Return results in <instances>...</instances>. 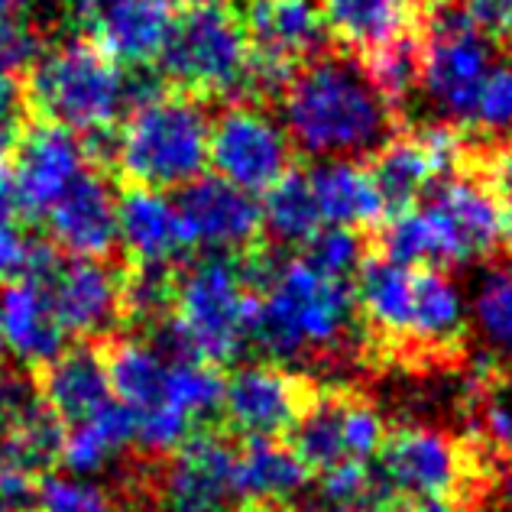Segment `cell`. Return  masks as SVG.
<instances>
[{
	"label": "cell",
	"mask_w": 512,
	"mask_h": 512,
	"mask_svg": "<svg viewBox=\"0 0 512 512\" xmlns=\"http://www.w3.org/2000/svg\"><path fill=\"white\" fill-rule=\"evenodd\" d=\"M247 341L263 360L367 386L354 279L321 273L302 253H282L253 295Z\"/></svg>",
	"instance_id": "1"
},
{
	"label": "cell",
	"mask_w": 512,
	"mask_h": 512,
	"mask_svg": "<svg viewBox=\"0 0 512 512\" xmlns=\"http://www.w3.org/2000/svg\"><path fill=\"white\" fill-rule=\"evenodd\" d=\"M273 107L295 156L312 163H370L406 130L363 56L344 46L302 62Z\"/></svg>",
	"instance_id": "2"
},
{
	"label": "cell",
	"mask_w": 512,
	"mask_h": 512,
	"mask_svg": "<svg viewBox=\"0 0 512 512\" xmlns=\"http://www.w3.org/2000/svg\"><path fill=\"white\" fill-rule=\"evenodd\" d=\"M23 91L33 120L59 124L75 137L114 130L130 111L127 65L85 33L56 39L39 52L23 75Z\"/></svg>",
	"instance_id": "3"
},
{
	"label": "cell",
	"mask_w": 512,
	"mask_h": 512,
	"mask_svg": "<svg viewBox=\"0 0 512 512\" xmlns=\"http://www.w3.org/2000/svg\"><path fill=\"white\" fill-rule=\"evenodd\" d=\"M208 101L166 88L137 104L117 127L114 182L179 192L208 169Z\"/></svg>",
	"instance_id": "4"
},
{
	"label": "cell",
	"mask_w": 512,
	"mask_h": 512,
	"mask_svg": "<svg viewBox=\"0 0 512 512\" xmlns=\"http://www.w3.org/2000/svg\"><path fill=\"white\" fill-rule=\"evenodd\" d=\"M156 72L175 91L208 104L247 94L250 43L227 0H195L172 17Z\"/></svg>",
	"instance_id": "5"
},
{
	"label": "cell",
	"mask_w": 512,
	"mask_h": 512,
	"mask_svg": "<svg viewBox=\"0 0 512 512\" xmlns=\"http://www.w3.org/2000/svg\"><path fill=\"white\" fill-rule=\"evenodd\" d=\"M493 56L496 43L477 30L461 4L428 10L422 17V72L412 101L422 107L419 124H448L467 133L496 65Z\"/></svg>",
	"instance_id": "6"
},
{
	"label": "cell",
	"mask_w": 512,
	"mask_h": 512,
	"mask_svg": "<svg viewBox=\"0 0 512 512\" xmlns=\"http://www.w3.org/2000/svg\"><path fill=\"white\" fill-rule=\"evenodd\" d=\"M250 312L253 289L247 286L237 253L205 250L179 266L175 321L205 363L231 367L250 354Z\"/></svg>",
	"instance_id": "7"
},
{
	"label": "cell",
	"mask_w": 512,
	"mask_h": 512,
	"mask_svg": "<svg viewBox=\"0 0 512 512\" xmlns=\"http://www.w3.org/2000/svg\"><path fill=\"white\" fill-rule=\"evenodd\" d=\"M321 393V380L305 370L286 367L273 360L237 363L231 376H224L221 431L231 438H279L302 422Z\"/></svg>",
	"instance_id": "8"
},
{
	"label": "cell",
	"mask_w": 512,
	"mask_h": 512,
	"mask_svg": "<svg viewBox=\"0 0 512 512\" xmlns=\"http://www.w3.org/2000/svg\"><path fill=\"white\" fill-rule=\"evenodd\" d=\"M208 163L231 185L250 195H266L295 169V150L266 104L234 98L221 101L211 114Z\"/></svg>",
	"instance_id": "9"
},
{
	"label": "cell",
	"mask_w": 512,
	"mask_h": 512,
	"mask_svg": "<svg viewBox=\"0 0 512 512\" xmlns=\"http://www.w3.org/2000/svg\"><path fill=\"white\" fill-rule=\"evenodd\" d=\"M120 276H124L120 253L111 260H94V256H65L56 250L30 279L43 282L52 312L69 338L94 341L124 334Z\"/></svg>",
	"instance_id": "10"
},
{
	"label": "cell",
	"mask_w": 512,
	"mask_h": 512,
	"mask_svg": "<svg viewBox=\"0 0 512 512\" xmlns=\"http://www.w3.org/2000/svg\"><path fill=\"white\" fill-rule=\"evenodd\" d=\"M435 224L444 244L448 273L457 266L493 260L503 247V205L483 182L467 172H451L435 179L415 201Z\"/></svg>",
	"instance_id": "11"
},
{
	"label": "cell",
	"mask_w": 512,
	"mask_h": 512,
	"mask_svg": "<svg viewBox=\"0 0 512 512\" xmlns=\"http://www.w3.org/2000/svg\"><path fill=\"white\" fill-rule=\"evenodd\" d=\"M7 166L20 221L39 227L56 198L88 166V159L82 140L72 130L46 124V120H30Z\"/></svg>",
	"instance_id": "12"
},
{
	"label": "cell",
	"mask_w": 512,
	"mask_h": 512,
	"mask_svg": "<svg viewBox=\"0 0 512 512\" xmlns=\"http://www.w3.org/2000/svg\"><path fill=\"white\" fill-rule=\"evenodd\" d=\"M172 17L166 0H62L65 26L91 36L120 65H153Z\"/></svg>",
	"instance_id": "13"
},
{
	"label": "cell",
	"mask_w": 512,
	"mask_h": 512,
	"mask_svg": "<svg viewBox=\"0 0 512 512\" xmlns=\"http://www.w3.org/2000/svg\"><path fill=\"white\" fill-rule=\"evenodd\" d=\"M114 179L98 166H85L56 205L39 221V231L65 256H117V192Z\"/></svg>",
	"instance_id": "14"
},
{
	"label": "cell",
	"mask_w": 512,
	"mask_h": 512,
	"mask_svg": "<svg viewBox=\"0 0 512 512\" xmlns=\"http://www.w3.org/2000/svg\"><path fill=\"white\" fill-rule=\"evenodd\" d=\"M175 208L192 231L195 247L218 253H250L266 244L263 205L221 175H201L175 195Z\"/></svg>",
	"instance_id": "15"
},
{
	"label": "cell",
	"mask_w": 512,
	"mask_h": 512,
	"mask_svg": "<svg viewBox=\"0 0 512 512\" xmlns=\"http://www.w3.org/2000/svg\"><path fill=\"white\" fill-rule=\"evenodd\" d=\"M117 240L120 256L137 263H185L195 250L192 231L166 192L120 185Z\"/></svg>",
	"instance_id": "16"
},
{
	"label": "cell",
	"mask_w": 512,
	"mask_h": 512,
	"mask_svg": "<svg viewBox=\"0 0 512 512\" xmlns=\"http://www.w3.org/2000/svg\"><path fill=\"white\" fill-rule=\"evenodd\" d=\"M36 386L65 425H82L114 399L101 338L65 344L56 360L33 370Z\"/></svg>",
	"instance_id": "17"
},
{
	"label": "cell",
	"mask_w": 512,
	"mask_h": 512,
	"mask_svg": "<svg viewBox=\"0 0 512 512\" xmlns=\"http://www.w3.org/2000/svg\"><path fill=\"white\" fill-rule=\"evenodd\" d=\"M65 338L43 282L13 279L0 286V347L13 360L36 370L62 354Z\"/></svg>",
	"instance_id": "18"
},
{
	"label": "cell",
	"mask_w": 512,
	"mask_h": 512,
	"mask_svg": "<svg viewBox=\"0 0 512 512\" xmlns=\"http://www.w3.org/2000/svg\"><path fill=\"white\" fill-rule=\"evenodd\" d=\"M315 474L279 438L237 441V506L292 509Z\"/></svg>",
	"instance_id": "19"
},
{
	"label": "cell",
	"mask_w": 512,
	"mask_h": 512,
	"mask_svg": "<svg viewBox=\"0 0 512 512\" xmlns=\"http://www.w3.org/2000/svg\"><path fill=\"white\" fill-rule=\"evenodd\" d=\"M470 357L493 380H512V253L490 263L470 305Z\"/></svg>",
	"instance_id": "20"
},
{
	"label": "cell",
	"mask_w": 512,
	"mask_h": 512,
	"mask_svg": "<svg viewBox=\"0 0 512 512\" xmlns=\"http://www.w3.org/2000/svg\"><path fill=\"white\" fill-rule=\"evenodd\" d=\"M331 39L357 56H370L422 23L419 0H321Z\"/></svg>",
	"instance_id": "21"
},
{
	"label": "cell",
	"mask_w": 512,
	"mask_h": 512,
	"mask_svg": "<svg viewBox=\"0 0 512 512\" xmlns=\"http://www.w3.org/2000/svg\"><path fill=\"white\" fill-rule=\"evenodd\" d=\"M308 179L325 224L373 234L386 221L383 198L363 163H318L308 169Z\"/></svg>",
	"instance_id": "22"
},
{
	"label": "cell",
	"mask_w": 512,
	"mask_h": 512,
	"mask_svg": "<svg viewBox=\"0 0 512 512\" xmlns=\"http://www.w3.org/2000/svg\"><path fill=\"white\" fill-rule=\"evenodd\" d=\"M101 347L107 363V380H111V393L117 396V402H124L137 419L166 406L172 363H166L150 344L143 338H133V334L101 338Z\"/></svg>",
	"instance_id": "23"
},
{
	"label": "cell",
	"mask_w": 512,
	"mask_h": 512,
	"mask_svg": "<svg viewBox=\"0 0 512 512\" xmlns=\"http://www.w3.org/2000/svg\"><path fill=\"white\" fill-rule=\"evenodd\" d=\"M325 218H321L318 198L308 172L292 169L266 192L263 201V234L266 244L286 253H299L312 240Z\"/></svg>",
	"instance_id": "24"
},
{
	"label": "cell",
	"mask_w": 512,
	"mask_h": 512,
	"mask_svg": "<svg viewBox=\"0 0 512 512\" xmlns=\"http://www.w3.org/2000/svg\"><path fill=\"white\" fill-rule=\"evenodd\" d=\"M133 441H137V415L124 402L111 399L88 422L69 428L62 464L75 474H94V470H104L111 457L127 454Z\"/></svg>",
	"instance_id": "25"
},
{
	"label": "cell",
	"mask_w": 512,
	"mask_h": 512,
	"mask_svg": "<svg viewBox=\"0 0 512 512\" xmlns=\"http://www.w3.org/2000/svg\"><path fill=\"white\" fill-rule=\"evenodd\" d=\"M370 250H373V234L325 224L299 253L315 269H321V273L338 276V279H354Z\"/></svg>",
	"instance_id": "26"
},
{
	"label": "cell",
	"mask_w": 512,
	"mask_h": 512,
	"mask_svg": "<svg viewBox=\"0 0 512 512\" xmlns=\"http://www.w3.org/2000/svg\"><path fill=\"white\" fill-rule=\"evenodd\" d=\"M52 23L39 20L33 10L0 13V75L23 78L52 39Z\"/></svg>",
	"instance_id": "27"
},
{
	"label": "cell",
	"mask_w": 512,
	"mask_h": 512,
	"mask_svg": "<svg viewBox=\"0 0 512 512\" xmlns=\"http://www.w3.org/2000/svg\"><path fill=\"white\" fill-rule=\"evenodd\" d=\"M467 133H474V143L512 140V59L493 65Z\"/></svg>",
	"instance_id": "28"
},
{
	"label": "cell",
	"mask_w": 512,
	"mask_h": 512,
	"mask_svg": "<svg viewBox=\"0 0 512 512\" xmlns=\"http://www.w3.org/2000/svg\"><path fill=\"white\" fill-rule=\"evenodd\" d=\"M39 512H120L111 490L98 483L46 477L39 487Z\"/></svg>",
	"instance_id": "29"
},
{
	"label": "cell",
	"mask_w": 512,
	"mask_h": 512,
	"mask_svg": "<svg viewBox=\"0 0 512 512\" xmlns=\"http://www.w3.org/2000/svg\"><path fill=\"white\" fill-rule=\"evenodd\" d=\"M30 107H26L23 78L0 75V163H10L13 150L30 124Z\"/></svg>",
	"instance_id": "30"
},
{
	"label": "cell",
	"mask_w": 512,
	"mask_h": 512,
	"mask_svg": "<svg viewBox=\"0 0 512 512\" xmlns=\"http://www.w3.org/2000/svg\"><path fill=\"white\" fill-rule=\"evenodd\" d=\"M474 26L496 46L512 43V0H457Z\"/></svg>",
	"instance_id": "31"
},
{
	"label": "cell",
	"mask_w": 512,
	"mask_h": 512,
	"mask_svg": "<svg viewBox=\"0 0 512 512\" xmlns=\"http://www.w3.org/2000/svg\"><path fill=\"white\" fill-rule=\"evenodd\" d=\"M393 512H461V509L444 500H402L396 503Z\"/></svg>",
	"instance_id": "32"
},
{
	"label": "cell",
	"mask_w": 512,
	"mask_h": 512,
	"mask_svg": "<svg viewBox=\"0 0 512 512\" xmlns=\"http://www.w3.org/2000/svg\"><path fill=\"white\" fill-rule=\"evenodd\" d=\"M39 0H0V13H23V10H33Z\"/></svg>",
	"instance_id": "33"
},
{
	"label": "cell",
	"mask_w": 512,
	"mask_h": 512,
	"mask_svg": "<svg viewBox=\"0 0 512 512\" xmlns=\"http://www.w3.org/2000/svg\"><path fill=\"white\" fill-rule=\"evenodd\" d=\"M503 247L512 253V205L503 208Z\"/></svg>",
	"instance_id": "34"
},
{
	"label": "cell",
	"mask_w": 512,
	"mask_h": 512,
	"mask_svg": "<svg viewBox=\"0 0 512 512\" xmlns=\"http://www.w3.org/2000/svg\"><path fill=\"white\" fill-rule=\"evenodd\" d=\"M0 512H39V506H33V509H23V506H7V503H0Z\"/></svg>",
	"instance_id": "35"
},
{
	"label": "cell",
	"mask_w": 512,
	"mask_h": 512,
	"mask_svg": "<svg viewBox=\"0 0 512 512\" xmlns=\"http://www.w3.org/2000/svg\"><path fill=\"white\" fill-rule=\"evenodd\" d=\"M169 7H188V4H195V0H166Z\"/></svg>",
	"instance_id": "36"
},
{
	"label": "cell",
	"mask_w": 512,
	"mask_h": 512,
	"mask_svg": "<svg viewBox=\"0 0 512 512\" xmlns=\"http://www.w3.org/2000/svg\"><path fill=\"white\" fill-rule=\"evenodd\" d=\"M503 512H512V496H509V500L503 503Z\"/></svg>",
	"instance_id": "37"
},
{
	"label": "cell",
	"mask_w": 512,
	"mask_h": 512,
	"mask_svg": "<svg viewBox=\"0 0 512 512\" xmlns=\"http://www.w3.org/2000/svg\"><path fill=\"white\" fill-rule=\"evenodd\" d=\"M0 360H4V347H0Z\"/></svg>",
	"instance_id": "38"
}]
</instances>
